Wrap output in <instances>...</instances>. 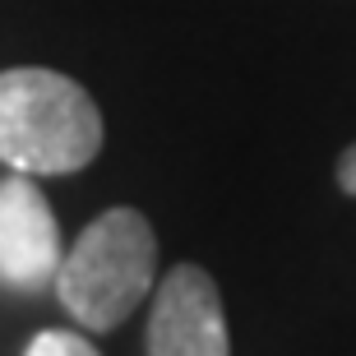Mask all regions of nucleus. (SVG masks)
Masks as SVG:
<instances>
[{"mask_svg": "<svg viewBox=\"0 0 356 356\" xmlns=\"http://www.w3.org/2000/svg\"><path fill=\"white\" fill-rule=\"evenodd\" d=\"M148 356H232L222 296L199 264H181L158 282Z\"/></svg>", "mask_w": 356, "mask_h": 356, "instance_id": "obj_3", "label": "nucleus"}, {"mask_svg": "<svg viewBox=\"0 0 356 356\" xmlns=\"http://www.w3.org/2000/svg\"><path fill=\"white\" fill-rule=\"evenodd\" d=\"M338 185H343L347 195H356V144L338 158Z\"/></svg>", "mask_w": 356, "mask_h": 356, "instance_id": "obj_6", "label": "nucleus"}, {"mask_svg": "<svg viewBox=\"0 0 356 356\" xmlns=\"http://www.w3.org/2000/svg\"><path fill=\"white\" fill-rule=\"evenodd\" d=\"M102 148V111L83 83L56 70L0 74V162L19 176L79 172Z\"/></svg>", "mask_w": 356, "mask_h": 356, "instance_id": "obj_1", "label": "nucleus"}, {"mask_svg": "<svg viewBox=\"0 0 356 356\" xmlns=\"http://www.w3.org/2000/svg\"><path fill=\"white\" fill-rule=\"evenodd\" d=\"M24 356H102V352H97L88 338L70 333V329H42L38 338L28 343Z\"/></svg>", "mask_w": 356, "mask_h": 356, "instance_id": "obj_5", "label": "nucleus"}, {"mask_svg": "<svg viewBox=\"0 0 356 356\" xmlns=\"http://www.w3.org/2000/svg\"><path fill=\"white\" fill-rule=\"evenodd\" d=\"M60 227L33 176L14 172L0 181V282L14 291H38L60 273Z\"/></svg>", "mask_w": 356, "mask_h": 356, "instance_id": "obj_4", "label": "nucleus"}, {"mask_svg": "<svg viewBox=\"0 0 356 356\" xmlns=\"http://www.w3.org/2000/svg\"><path fill=\"white\" fill-rule=\"evenodd\" d=\"M158 277V236L144 213L106 209L79 232L74 250L60 259L56 291L83 329L111 333L139 310Z\"/></svg>", "mask_w": 356, "mask_h": 356, "instance_id": "obj_2", "label": "nucleus"}]
</instances>
